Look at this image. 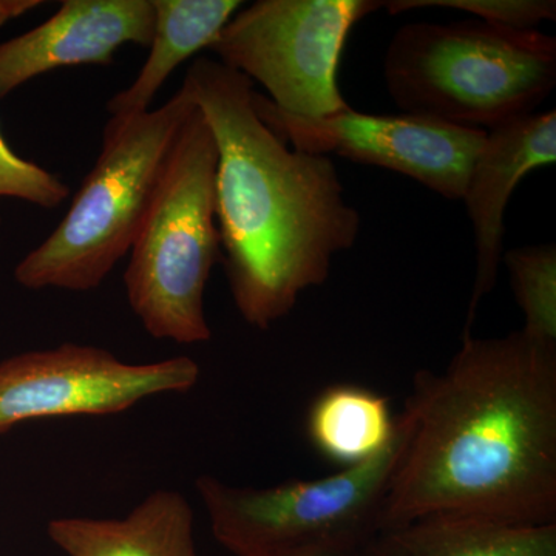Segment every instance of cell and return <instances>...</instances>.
Wrapping results in <instances>:
<instances>
[{
	"mask_svg": "<svg viewBox=\"0 0 556 556\" xmlns=\"http://www.w3.org/2000/svg\"><path fill=\"white\" fill-rule=\"evenodd\" d=\"M452 9L466 11L473 20L511 28L535 30L538 24L556 20L554 0H390L382 9L391 14L419 9Z\"/></svg>",
	"mask_w": 556,
	"mask_h": 556,
	"instance_id": "obj_17",
	"label": "cell"
},
{
	"mask_svg": "<svg viewBox=\"0 0 556 556\" xmlns=\"http://www.w3.org/2000/svg\"><path fill=\"white\" fill-rule=\"evenodd\" d=\"M254 105L260 118L292 149L397 172L447 200L463 199L486 135L408 113L369 115L353 108L325 118H300L257 91Z\"/></svg>",
	"mask_w": 556,
	"mask_h": 556,
	"instance_id": "obj_9",
	"label": "cell"
},
{
	"mask_svg": "<svg viewBox=\"0 0 556 556\" xmlns=\"http://www.w3.org/2000/svg\"><path fill=\"white\" fill-rule=\"evenodd\" d=\"M357 556H556V525L422 518L380 530Z\"/></svg>",
	"mask_w": 556,
	"mask_h": 556,
	"instance_id": "obj_13",
	"label": "cell"
},
{
	"mask_svg": "<svg viewBox=\"0 0 556 556\" xmlns=\"http://www.w3.org/2000/svg\"><path fill=\"white\" fill-rule=\"evenodd\" d=\"M193 521L182 493L160 489L124 518H56L47 533L67 556H199Z\"/></svg>",
	"mask_w": 556,
	"mask_h": 556,
	"instance_id": "obj_12",
	"label": "cell"
},
{
	"mask_svg": "<svg viewBox=\"0 0 556 556\" xmlns=\"http://www.w3.org/2000/svg\"><path fill=\"white\" fill-rule=\"evenodd\" d=\"M379 9L376 0H258L241 7L208 50L281 112L325 118L351 108L339 89L343 47Z\"/></svg>",
	"mask_w": 556,
	"mask_h": 556,
	"instance_id": "obj_7",
	"label": "cell"
},
{
	"mask_svg": "<svg viewBox=\"0 0 556 556\" xmlns=\"http://www.w3.org/2000/svg\"><path fill=\"white\" fill-rule=\"evenodd\" d=\"M197 102L181 84L166 104L110 116L93 169L67 214L14 269L21 287L87 292L100 288L129 254L161 175Z\"/></svg>",
	"mask_w": 556,
	"mask_h": 556,
	"instance_id": "obj_4",
	"label": "cell"
},
{
	"mask_svg": "<svg viewBox=\"0 0 556 556\" xmlns=\"http://www.w3.org/2000/svg\"><path fill=\"white\" fill-rule=\"evenodd\" d=\"M556 161V112H535L486 131L471 163L463 200L473 228L475 280L464 336L470 334L482 299L495 288L504 255V217L515 189Z\"/></svg>",
	"mask_w": 556,
	"mask_h": 556,
	"instance_id": "obj_10",
	"label": "cell"
},
{
	"mask_svg": "<svg viewBox=\"0 0 556 556\" xmlns=\"http://www.w3.org/2000/svg\"><path fill=\"white\" fill-rule=\"evenodd\" d=\"M407 434L401 413L386 450L324 478L241 486L201 475L195 490L212 535L236 556H277L309 548L358 551L386 529L388 489Z\"/></svg>",
	"mask_w": 556,
	"mask_h": 556,
	"instance_id": "obj_6",
	"label": "cell"
},
{
	"mask_svg": "<svg viewBox=\"0 0 556 556\" xmlns=\"http://www.w3.org/2000/svg\"><path fill=\"white\" fill-rule=\"evenodd\" d=\"M277 556H357V551H342V548H309V551L291 552V554Z\"/></svg>",
	"mask_w": 556,
	"mask_h": 556,
	"instance_id": "obj_20",
	"label": "cell"
},
{
	"mask_svg": "<svg viewBox=\"0 0 556 556\" xmlns=\"http://www.w3.org/2000/svg\"><path fill=\"white\" fill-rule=\"evenodd\" d=\"M383 526L422 518L556 525V345L525 332L464 336L442 371L417 372Z\"/></svg>",
	"mask_w": 556,
	"mask_h": 556,
	"instance_id": "obj_1",
	"label": "cell"
},
{
	"mask_svg": "<svg viewBox=\"0 0 556 556\" xmlns=\"http://www.w3.org/2000/svg\"><path fill=\"white\" fill-rule=\"evenodd\" d=\"M397 416L386 397L357 386H334L313 402L306 431L314 448L340 468L379 455L394 438Z\"/></svg>",
	"mask_w": 556,
	"mask_h": 556,
	"instance_id": "obj_15",
	"label": "cell"
},
{
	"mask_svg": "<svg viewBox=\"0 0 556 556\" xmlns=\"http://www.w3.org/2000/svg\"><path fill=\"white\" fill-rule=\"evenodd\" d=\"M503 262L525 317L521 331L556 345V244L510 249L504 252Z\"/></svg>",
	"mask_w": 556,
	"mask_h": 556,
	"instance_id": "obj_16",
	"label": "cell"
},
{
	"mask_svg": "<svg viewBox=\"0 0 556 556\" xmlns=\"http://www.w3.org/2000/svg\"><path fill=\"white\" fill-rule=\"evenodd\" d=\"M200 375L190 357L127 364L79 343L16 354L0 362V434L27 420L116 415L148 397L188 393Z\"/></svg>",
	"mask_w": 556,
	"mask_h": 556,
	"instance_id": "obj_8",
	"label": "cell"
},
{
	"mask_svg": "<svg viewBox=\"0 0 556 556\" xmlns=\"http://www.w3.org/2000/svg\"><path fill=\"white\" fill-rule=\"evenodd\" d=\"M218 150L197 105L172 150L124 270L135 316L149 336L179 345L212 338L204 295L222 262L217 223Z\"/></svg>",
	"mask_w": 556,
	"mask_h": 556,
	"instance_id": "obj_5",
	"label": "cell"
},
{
	"mask_svg": "<svg viewBox=\"0 0 556 556\" xmlns=\"http://www.w3.org/2000/svg\"><path fill=\"white\" fill-rule=\"evenodd\" d=\"M152 0H65L38 27L0 42V100L54 70L110 65L127 43L149 49Z\"/></svg>",
	"mask_w": 556,
	"mask_h": 556,
	"instance_id": "obj_11",
	"label": "cell"
},
{
	"mask_svg": "<svg viewBox=\"0 0 556 556\" xmlns=\"http://www.w3.org/2000/svg\"><path fill=\"white\" fill-rule=\"evenodd\" d=\"M155 10L149 56L127 89L108 102L110 116L144 113L161 87L182 64L211 49L219 33L243 5L240 0H152Z\"/></svg>",
	"mask_w": 556,
	"mask_h": 556,
	"instance_id": "obj_14",
	"label": "cell"
},
{
	"mask_svg": "<svg viewBox=\"0 0 556 556\" xmlns=\"http://www.w3.org/2000/svg\"><path fill=\"white\" fill-rule=\"evenodd\" d=\"M402 113L492 130L535 113L556 86V39L478 20L399 28L383 61Z\"/></svg>",
	"mask_w": 556,
	"mask_h": 556,
	"instance_id": "obj_3",
	"label": "cell"
},
{
	"mask_svg": "<svg viewBox=\"0 0 556 556\" xmlns=\"http://www.w3.org/2000/svg\"><path fill=\"white\" fill-rule=\"evenodd\" d=\"M42 5H46V2H40V0H0V25L20 20Z\"/></svg>",
	"mask_w": 556,
	"mask_h": 556,
	"instance_id": "obj_19",
	"label": "cell"
},
{
	"mask_svg": "<svg viewBox=\"0 0 556 556\" xmlns=\"http://www.w3.org/2000/svg\"><path fill=\"white\" fill-rule=\"evenodd\" d=\"M70 192L67 182L58 175L17 155L0 130V200L13 199L33 206L56 208L67 200Z\"/></svg>",
	"mask_w": 556,
	"mask_h": 556,
	"instance_id": "obj_18",
	"label": "cell"
},
{
	"mask_svg": "<svg viewBox=\"0 0 556 556\" xmlns=\"http://www.w3.org/2000/svg\"><path fill=\"white\" fill-rule=\"evenodd\" d=\"M182 84L217 144L215 200L230 295L243 320L265 331L328 280L336 255L356 244L361 215L331 159L292 149L260 118L247 76L200 56Z\"/></svg>",
	"mask_w": 556,
	"mask_h": 556,
	"instance_id": "obj_2",
	"label": "cell"
}]
</instances>
